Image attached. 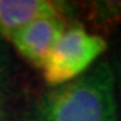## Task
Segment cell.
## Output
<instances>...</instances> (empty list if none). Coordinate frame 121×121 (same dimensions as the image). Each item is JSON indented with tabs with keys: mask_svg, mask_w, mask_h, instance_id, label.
Here are the masks:
<instances>
[{
	"mask_svg": "<svg viewBox=\"0 0 121 121\" xmlns=\"http://www.w3.org/2000/svg\"><path fill=\"white\" fill-rule=\"evenodd\" d=\"M115 73V93H117V108H118V121H121V58L112 64Z\"/></svg>",
	"mask_w": 121,
	"mask_h": 121,
	"instance_id": "obj_7",
	"label": "cell"
},
{
	"mask_svg": "<svg viewBox=\"0 0 121 121\" xmlns=\"http://www.w3.org/2000/svg\"><path fill=\"white\" fill-rule=\"evenodd\" d=\"M91 16L96 28L109 31L121 23V2H98L91 3Z\"/></svg>",
	"mask_w": 121,
	"mask_h": 121,
	"instance_id": "obj_5",
	"label": "cell"
},
{
	"mask_svg": "<svg viewBox=\"0 0 121 121\" xmlns=\"http://www.w3.org/2000/svg\"><path fill=\"white\" fill-rule=\"evenodd\" d=\"M18 121H118L115 73L108 60L32 98Z\"/></svg>",
	"mask_w": 121,
	"mask_h": 121,
	"instance_id": "obj_1",
	"label": "cell"
},
{
	"mask_svg": "<svg viewBox=\"0 0 121 121\" xmlns=\"http://www.w3.org/2000/svg\"><path fill=\"white\" fill-rule=\"evenodd\" d=\"M108 48L107 39L91 34L79 22L66 26L61 37L42 64V77L53 88L82 76Z\"/></svg>",
	"mask_w": 121,
	"mask_h": 121,
	"instance_id": "obj_2",
	"label": "cell"
},
{
	"mask_svg": "<svg viewBox=\"0 0 121 121\" xmlns=\"http://www.w3.org/2000/svg\"><path fill=\"white\" fill-rule=\"evenodd\" d=\"M66 26L64 18H39L15 31L7 41L26 61L41 69Z\"/></svg>",
	"mask_w": 121,
	"mask_h": 121,
	"instance_id": "obj_3",
	"label": "cell"
},
{
	"mask_svg": "<svg viewBox=\"0 0 121 121\" xmlns=\"http://www.w3.org/2000/svg\"><path fill=\"white\" fill-rule=\"evenodd\" d=\"M0 121H3V117H2V114H0Z\"/></svg>",
	"mask_w": 121,
	"mask_h": 121,
	"instance_id": "obj_8",
	"label": "cell"
},
{
	"mask_svg": "<svg viewBox=\"0 0 121 121\" xmlns=\"http://www.w3.org/2000/svg\"><path fill=\"white\" fill-rule=\"evenodd\" d=\"M13 66L4 39L0 38V104H3L12 91Z\"/></svg>",
	"mask_w": 121,
	"mask_h": 121,
	"instance_id": "obj_6",
	"label": "cell"
},
{
	"mask_svg": "<svg viewBox=\"0 0 121 121\" xmlns=\"http://www.w3.org/2000/svg\"><path fill=\"white\" fill-rule=\"evenodd\" d=\"M70 7L53 0H0V38L9 39L15 31L39 18H64Z\"/></svg>",
	"mask_w": 121,
	"mask_h": 121,
	"instance_id": "obj_4",
	"label": "cell"
}]
</instances>
